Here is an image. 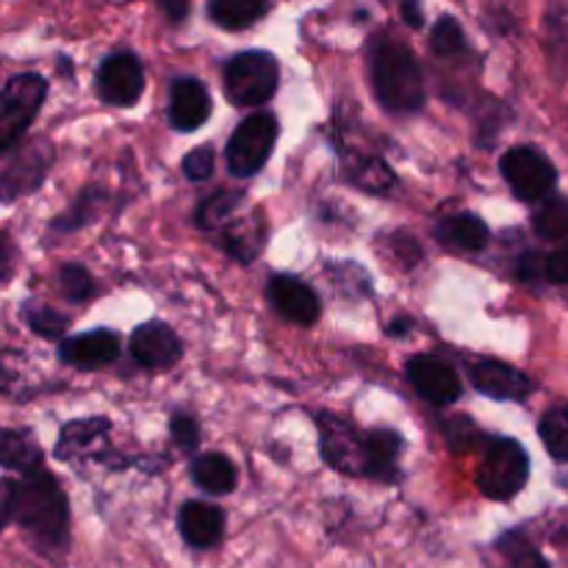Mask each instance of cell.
Listing matches in <instances>:
<instances>
[{"label":"cell","mask_w":568,"mask_h":568,"mask_svg":"<svg viewBox=\"0 0 568 568\" xmlns=\"http://www.w3.org/2000/svg\"><path fill=\"white\" fill-rule=\"evenodd\" d=\"M3 521L17 525L48 558L67 549L70 510L59 483L44 469L3 483Z\"/></svg>","instance_id":"6da1fadb"},{"label":"cell","mask_w":568,"mask_h":568,"mask_svg":"<svg viewBox=\"0 0 568 568\" xmlns=\"http://www.w3.org/2000/svg\"><path fill=\"white\" fill-rule=\"evenodd\" d=\"M322 458L327 466L353 477L392 480L394 466L403 453V438L392 430H358L342 416L320 414Z\"/></svg>","instance_id":"7a4b0ae2"},{"label":"cell","mask_w":568,"mask_h":568,"mask_svg":"<svg viewBox=\"0 0 568 568\" xmlns=\"http://www.w3.org/2000/svg\"><path fill=\"white\" fill-rule=\"evenodd\" d=\"M375 98L392 114H416L425 105V78L414 50L399 39H381L372 50Z\"/></svg>","instance_id":"3957f363"},{"label":"cell","mask_w":568,"mask_h":568,"mask_svg":"<svg viewBox=\"0 0 568 568\" xmlns=\"http://www.w3.org/2000/svg\"><path fill=\"white\" fill-rule=\"evenodd\" d=\"M222 81H225V94L233 105L255 109V105L272 100L277 81H281V70H277V59L272 53L244 50L227 61Z\"/></svg>","instance_id":"277c9868"},{"label":"cell","mask_w":568,"mask_h":568,"mask_svg":"<svg viewBox=\"0 0 568 568\" xmlns=\"http://www.w3.org/2000/svg\"><path fill=\"white\" fill-rule=\"evenodd\" d=\"M48 98V83L42 75L22 72L6 81L3 89V109H0V155H9L11 150L20 148L22 136L37 120Z\"/></svg>","instance_id":"5b68a950"},{"label":"cell","mask_w":568,"mask_h":568,"mask_svg":"<svg viewBox=\"0 0 568 568\" xmlns=\"http://www.w3.org/2000/svg\"><path fill=\"white\" fill-rule=\"evenodd\" d=\"M277 142V120L266 111L250 114L247 120L239 122L236 131L231 133L225 148L227 170L236 178H250L270 161L272 150Z\"/></svg>","instance_id":"8992f818"},{"label":"cell","mask_w":568,"mask_h":568,"mask_svg":"<svg viewBox=\"0 0 568 568\" xmlns=\"http://www.w3.org/2000/svg\"><path fill=\"white\" fill-rule=\"evenodd\" d=\"M503 178L521 203H544L558 183V170L538 148H510L499 161Z\"/></svg>","instance_id":"52a82bcc"},{"label":"cell","mask_w":568,"mask_h":568,"mask_svg":"<svg viewBox=\"0 0 568 568\" xmlns=\"http://www.w3.org/2000/svg\"><path fill=\"white\" fill-rule=\"evenodd\" d=\"M530 477V458L514 438H499L488 447L480 466V488L488 499H514Z\"/></svg>","instance_id":"ba28073f"},{"label":"cell","mask_w":568,"mask_h":568,"mask_svg":"<svg viewBox=\"0 0 568 568\" xmlns=\"http://www.w3.org/2000/svg\"><path fill=\"white\" fill-rule=\"evenodd\" d=\"M3 200L11 203L20 194L33 192L44 181L50 161H53V148L48 139H31L3 155Z\"/></svg>","instance_id":"9c48e42d"},{"label":"cell","mask_w":568,"mask_h":568,"mask_svg":"<svg viewBox=\"0 0 568 568\" xmlns=\"http://www.w3.org/2000/svg\"><path fill=\"white\" fill-rule=\"evenodd\" d=\"M98 92L100 98L116 109H131L139 103L144 92V70L142 61L128 50L111 53L103 59L98 70Z\"/></svg>","instance_id":"30bf717a"},{"label":"cell","mask_w":568,"mask_h":568,"mask_svg":"<svg viewBox=\"0 0 568 568\" xmlns=\"http://www.w3.org/2000/svg\"><path fill=\"white\" fill-rule=\"evenodd\" d=\"M408 372V381L427 403L433 405H453L460 397L464 386H460V377L455 375V369L444 361L430 358V355H416L405 364Z\"/></svg>","instance_id":"8fae6325"},{"label":"cell","mask_w":568,"mask_h":568,"mask_svg":"<svg viewBox=\"0 0 568 568\" xmlns=\"http://www.w3.org/2000/svg\"><path fill=\"white\" fill-rule=\"evenodd\" d=\"M266 294H270V303L275 305L277 314L292 322V325L311 327L320 320V297H316L314 288H308L297 277L275 275L266 286Z\"/></svg>","instance_id":"7c38bea8"},{"label":"cell","mask_w":568,"mask_h":568,"mask_svg":"<svg viewBox=\"0 0 568 568\" xmlns=\"http://www.w3.org/2000/svg\"><path fill=\"white\" fill-rule=\"evenodd\" d=\"M181 342L164 322H148L131 336V355L144 369H170L181 361Z\"/></svg>","instance_id":"4fadbf2b"},{"label":"cell","mask_w":568,"mask_h":568,"mask_svg":"<svg viewBox=\"0 0 568 568\" xmlns=\"http://www.w3.org/2000/svg\"><path fill=\"white\" fill-rule=\"evenodd\" d=\"M471 386L499 403H521L532 392L530 377L499 361H477L469 369Z\"/></svg>","instance_id":"5bb4252c"},{"label":"cell","mask_w":568,"mask_h":568,"mask_svg":"<svg viewBox=\"0 0 568 568\" xmlns=\"http://www.w3.org/2000/svg\"><path fill=\"white\" fill-rule=\"evenodd\" d=\"M211 116V94L197 78H181L172 83L170 122L175 131L192 133Z\"/></svg>","instance_id":"9a60e30c"},{"label":"cell","mask_w":568,"mask_h":568,"mask_svg":"<svg viewBox=\"0 0 568 568\" xmlns=\"http://www.w3.org/2000/svg\"><path fill=\"white\" fill-rule=\"evenodd\" d=\"M178 530L194 549H211L222 541L225 514L209 503H186L178 514Z\"/></svg>","instance_id":"2e32d148"},{"label":"cell","mask_w":568,"mask_h":568,"mask_svg":"<svg viewBox=\"0 0 568 568\" xmlns=\"http://www.w3.org/2000/svg\"><path fill=\"white\" fill-rule=\"evenodd\" d=\"M120 355V338L114 331H92L72 336L61 344V358L81 369H98Z\"/></svg>","instance_id":"e0dca14e"},{"label":"cell","mask_w":568,"mask_h":568,"mask_svg":"<svg viewBox=\"0 0 568 568\" xmlns=\"http://www.w3.org/2000/svg\"><path fill=\"white\" fill-rule=\"evenodd\" d=\"M436 236L442 239L447 247L460 250V253H480L488 244V225L475 214H455L438 222Z\"/></svg>","instance_id":"ac0fdd59"},{"label":"cell","mask_w":568,"mask_h":568,"mask_svg":"<svg viewBox=\"0 0 568 568\" xmlns=\"http://www.w3.org/2000/svg\"><path fill=\"white\" fill-rule=\"evenodd\" d=\"M192 480L209 494H231L236 488V466L220 453L200 455L192 464Z\"/></svg>","instance_id":"d6986e66"},{"label":"cell","mask_w":568,"mask_h":568,"mask_svg":"<svg viewBox=\"0 0 568 568\" xmlns=\"http://www.w3.org/2000/svg\"><path fill=\"white\" fill-rule=\"evenodd\" d=\"M109 433V422L105 419H81L75 425L64 427L59 436V447H55V458L59 460H75L81 455H89L94 442Z\"/></svg>","instance_id":"ffe728a7"},{"label":"cell","mask_w":568,"mask_h":568,"mask_svg":"<svg viewBox=\"0 0 568 568\" xmlns=\"http://www.w3.org/2000/svg\"><path fill=\"white\" fill-rule=\"evenodd\" d=\"M270 11L261 0H214L209 3V17L225 31H244Z\"/></svg>","instance_id":"44dd1931"},{"label":"cell","mask_w":568,"mask_h":568,"mask_svg":"<svg viewBox=\"0 0 568 568\" xmlns=\"http://www.w3.org/2000/svg\"><path fill=\"white\" fill-rule=\"evenodd\" d=\"M0 453H3V466L6 471H17V475H33V471L42 469V453L37 449V444L28 436L14 430L3 433V444H0Z\"/></svg>","instance_id":"7402d4cb"},{"label":"cell","mask_w":568,"mask_h":568,"mask_svg":"<svg viewBox=\"0 0 568 568\" xmlns=\"http://www.w3.org/2000/svg\"><path fill=\"white\" fill-rule=\"evenodd\" d=\"M541 442L547 447V453L552 455L558 464H568V403L555 405L547 414L541 416Z\"/></svg>","instance_id":"603a6c76"},{"label":"cell","mask_w":568,"mask_h":568,"mask_svg":"<svg viewBox=\"0 0 568 568\" xmlns=\"http://www.w3.org/2000/svg\"><path fill=\"white\" fill-rule=\"evenodd\" d=\"M532 227L547 242L568 236V197H549L532 214Z\"/></svg>","instance_id":"cb8c5ba5"},{"label":"cell","mask_w":568,"mask_h":568,"mask_svg":"<svg viewBox=\"0 0 568 568\" xmlns=\"http://www.w3.org/2000/svg\"><path fill=\"white\" fill-rule=\"evenodd\" d=\"M22 320H26V325L42 338H59L67 327V316L42 303L22 305Z\"/></svg>","instance_id":"d4e9b609"},{"label":"cell","mask_w":568,"mask_h":568,"mask_svg":"<svg viewBox=\"0 0 568 568\" xmlns=\"http://www.w3.org/2000/svg\"><path fill=\"white\" fill-rule=\"evenodd\" d=\"M242 203V192H216L209 200H203L197 209L200 227H220L231 220L233 211Z\"/></svg>","instance_id":"484cf974"},{"label":"cell","mask_w":568,"mask_h":568,"mask_svg":"<svg viewBox=\"0 0 568 568\" xmlns=\"http://www.w3.org/2000/svg\"><path fill=\"white\" fill-rule=\"evenodd\" d=\"M59 286H61V294H64L67 300H72V303H83V300H89L94 294L92 275H89V272L78 264L61 266Z\"/></svg>","instance_id":"4316f807"},{"label":"cell","mask_w":568,"mask_h":568,"mask_svg":"<svg viewBox=\"0 0 568 568\" xmlns=\"http://www.w3.org/2000/svg\"><path fill=\"white\" fill-rule=\"evenodd\" d=\"M349 175H353V181L358 183V186H364L366 192H386V189L394 183L392 170H388L381 159L355 161Z\"/></svg>","instance_id":"83f0119b"},{"label":"cell","mask_w":568,"mask_h":568,"mask_svg":"<svg viewBox=\"0 0 568 568\" xmlns=\"http://www.w3.org/2000/svg\"><path fill=\"white\" fill-rule=\"evenodd\" d=\"M433 50L438 55H460L466 50V37H464V28L453 20V17H442L433 28Z\"/></svg>","instance_id":"f1b7e54d"},{"label":"cell","mask_w":568,"mask_h":568,"mask_svg":"<svg viewBox=\"0 0 568 568\" xmlns=\"http://www.w3.org/2000/svg\"><path fill=\"white\" fill-rule=\"evenodd\" d=\"M261 239H264V233H250V225H233L225 231V247L233 258L247 264L261 250Z\"/></svg>","instance_id":"f546056e"},{"label":"cell","mask_w":568,"mask_h":568,"mask_svg":"<svg viewBox=\"0 0 568 568\" xmlns=\"http://www.w3.org/2000/svg\"><path fill=\"white\" fill-rule=\"evenodd\" d=\"M503 549L508 555V564L510 568H549L544 555L538 552L532 544H527L521 536H505L503 538Z\"/></svg>","instance_id":"4dcf8cb0"},{"label":"cell","mask_w":568,"mask_h":568,"mask_svg":"<svg viewBox=\"0 0 568 568\" xmlns=\"http://www.w3.org/2000/svg\"><path fill=\"white\" fill-rule=\"evenodd\" d=\"M214 172V153L211 148H194L189 150L186 159H183V175L189 181H205Z\"/></svg>","instance_id":"1f68e13d"},{"label":"cell","mask_w":568,"mask_h":568,"mask_svg":"<svg viewBox=\"0 0 568 568\" xmlns=\"http://www.w3.org/2000/svg\"><path fill=\"white\" fill-rule=\"evenodd\" d=\"M170 430H172V438H175V444H178V447H181V449H186V453H192V449L197 447L200 430H197V425H194L192 416L175 414V416H172Z\"/></svg>","instance_id":"d6a6232c"},{"label":"cell","mask_w":568,"mask_h":568,"mask_svg":"<svg viewBox=\"0 0 568 568\" xmlns=\"http://www.w3.org/2000/svg\"><path fill=\"white\" fill-rule=\"evenodd\" d=\"M547 281L568 286V242L547 255Z\"/></svg>","instance_id":"836d02e7"},{"label":"cell","mask_w":568,"mask_h":568,"mask_svg":"<svg viewBox=\"0 0 568 568\" xmlns=\"http://www.w3.org/2000/svg\"><path fill=\"white\" fill-rule=\"evenodd\" d=\"M519 277L521 281H538V277H547V258L536 253H525L519 261Z\"/></svg>","instance_id":"e575fe53"},{"label":"cell","mask_w":568,"mask_h":568,"mask_svg":"<svg viewBox=\"0 0 568 568\" xmlns=\"http://www.w3.org/2000/svg\"><path fill=\"white\" fill-rule=\"evenodd\" d=\"M403 17L408 20V26H414V28H419L422 20H425V14H422V9L416 3H405L403 6Z\"/></svg>","instance_id":"d590c367"},{"label":"cell","mask_w":568,"mask_h":568,"mask_svg":"<svg viewBox=\"0 0 568 568\" xmlns=\"http://www.w3.org/2000/svg\"><path fill=\"white\" fill-rule=\"evenodd\" d=\"M161 9L166 11V14H170V20L172 22H178V20H183V17H186V11H189V6L186 3H161Z\"/></svg>","instance_id":"8d00e7d4"},{"label":"cell","mask_w":568,"mask_h":568,"mask_svg":"<svg viewBox=\"0 0 568 568\" xmlns=\"http://www.w3.org/2000/svg\"><path fill=\"white\" fill-rule=\"evenodd\" d=\"M410 327V320H403V322H394L392 325V336H405L403 331H408Z\"/></svg>","instance_id":"74e56055"}]
</instances>
